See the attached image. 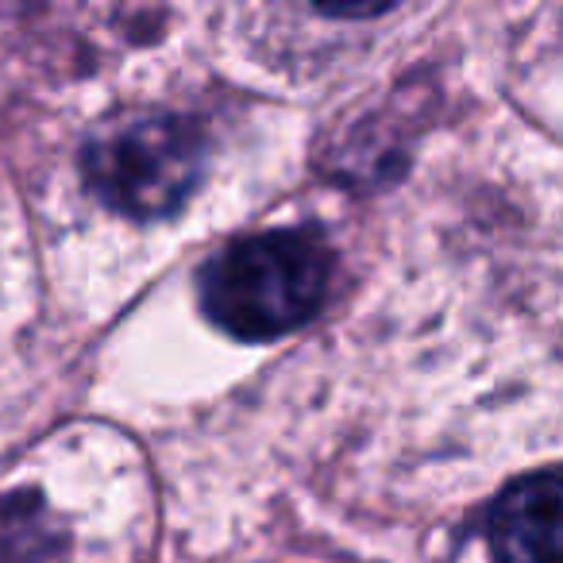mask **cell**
Here are the masks:
<instances>
[{
  "label": "cell",
  "mask_w": 563,
  "mask_h": 563,
  "mask_svg": "<svg viewBox=\"0 0 563 563\" xmlns=\"http://www.w3.org/2000/svg\"><path fill=\"white\" fill-rule=\"evenodd\" d=\"M329 286V251L313 232H263L228 243L201 266L197 294L220 332L278 340L317 313Z\"/></svg>",
  "instance_id": "6da1fadb"
},
{
  "label": "cell",
  "mask_w": 563,
  "mask_h": 563,
  "mask_svg": "<svg viewBox=\"0 0 563 563\" xmlns=\"http://www.w3.org/2000/svg\"><path fill=\"white\" fill-rule=\"evenodd\" d=\"M81 174L112 212L132 220L174 217L205 174V140L181 117L135 112L89 135Z\"/></svg>",
  "instance_id": "7a4b0ae2"
},
{
  "label": "cell",
  "mask_w": 563,
  "mask_h": 563,
  "mask_svg": "<svg viewBox=\"0 0 563 563\" xmlns=\"http://www.w3.org/2000/svg\"><path fill=\"white\" fill-rule=\"evenodd\" d=\"M486 537L498 563H563V478L529 475L490 509Z\"/></svg>",
  "instance_id": "3957f363"
},
{
  "label": "cell",
  "mask_w": 563,
  "mask_h": 563,
  "mask_svg": "<svg viewBox=\"0 0 563 563\" xmlns=\"http://www.w3.org/2000/svg\"><path fill=\"white\" fill-rule=\"evenodd\" d=\"M58 548V529L32 494L0 501V563H47Z\"/></svg>",
  "instance_id": "277c9868"
}]
</instances>
